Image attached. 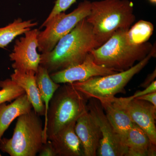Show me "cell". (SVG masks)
<instances>
[{
    "instance_id": "obj_1",
    "label": "cell",
    "mask_w": 156,
    "mask_h": 156,
    "mask_svg": "<svg viewBox=\"0 0 156 156\" xmlns=\"http://www.w3.org/2000/svg\"><path fill=\"white\" fill-rule=\"evenodd\" d=\"M98 47L92 26L85 18L61 38L51 51L41 54L40 65L50 74L80 64L88 53Z\"/></svg>"
},
{
    "instance_id": "obj_2",
    "label": "cell",
    "mask_w": 156,
    "mask_h": 156,
    "mask_svg": "<svg viewBox=\"0 0 156 156\" xmlns=\"http://www.w3.org/2000/svg\"><path fill=\"white\" fill-rule=\"evenodd\" d=\"M134 5L129 0H101L91 2L87 17L99 47L120 29L128 30L135 20Z\"/></svg>"
},
{
    "instance_id": "obj_3",
    "label": "cell",
    "mask_w": 156,
    "mask_h": 156,
    "mask_svg": "<svg viewBox=\"0 0 156 156\" xmlns=\"http://www.w3.org/2000/svg\"><path fill=\"white\" fill-rule=\"evenodd\" d=\"M128 30H118L103 44L90 52L95 63L121 72L129 69L136 62L146 57L153 46L148 42L131 44L126 37Z\"/></svg>"
},
{
    "instance_id": "obj_4",
    "label": "cell",
    "mask_w": 156,
    "mask_h": 156,
    "mask_svg": "<svg viewBox=\"0 0 156 156\" xmlns=\"http://www.w3.org/2000/svg\"><path fill=\"white\" fill-rule=\"evenodd\" d=\"M40 117L33 109L18 117L12 137L1 139V151L11 156H36L44 144Z\"/></svg>"
},
{
    "instance_id": "obj_5",
    "label": "cell",
    "mask_w": 156,
    "mask_h": 156,
    "mask_svg": "<svg viewBox=\"0 0 156 156\" xmlns=\"http://www.w3.org/2000/svg\"><path fill=\"white\" fill-rule=\"evenodd\" d=\"M88 100L72 84L65 83L60 86L54 93L49 105L48 139L68 124L76 121L87 110Z\"/></svg>"
},
{
    "instance_id": "obj_6",
    "label": "cell",
    "mask_w": 156,
    "mask_h": 156,
    "mask_svg": "<svg viewBox=\"0 0 156 156\" xmlns=\"http://www.w3.org/2000/svg\"><path fill=\"white\" fill-rule=\"evenodd\" d=\"M156 56V46L150 53L131 68L125 71L105 76L93 77L87 80L75 82L72 85L88 99L100 101L110 99L119 93H125V87L132 78L143 69L153 57Z\"/></svg>"
},
{
    "instance_id": "obj_7",
    "label": "cell",
    "mask_w": 156,
    "mask_h": 156,
    "mask_svg": "<svg viewBox=\"0 0 156 156\" xmlns=\"http://www.w3.org/2000/svg\"><path fill=\"white\" fill-rule=\"evenodd\" d=\"M91 2L84 0L72 12L66 14L62 12L44 23L41 28L45 27L38 35L37 50L42 53L53 50L59 40L69 33L78 23L86 18L90 12Z\"/></svg>"
},
{
    "instance_id": "obj_8",
    "label": "cell",
    "mask_w": 156,
    "mask_h": 156,
    "mask_svg": "<svg viewBox=\"0 0 156 156\" xmlns=\"http://www.w3.org/2000/svg\"><path fill=\"white\" fill-rule=\"evenodd\" d=\"M87 108L99 126L101 132V138L97 155L125 156L126 148L120 135L107 118L99 101L94 98H89Z\"/></svg>"
},
{
    "instance_id": "obj_9",
    "label": "cell",
    "mask_w": 156,
    "mask_h": 156,
    "mask_svg": "<svg viewBox=\"0 0 156 156\" xmlns=\"http://www.w3.org/2000/svg\"><path fill=\"white\" fill-rule=\"evenodd\" d=\"M38 29H35L26 32L15 41L12 52L9 55L13 62L14 69L22 71H34L36 72L40 65L41 54L38 53Z\"/></svg>"
},
{
    "instance_id": "obj_10",
    "label": "cell",
    "mask_w": 156,
    "mask_h": 156,
    "mask_svg": "<svg viewBox=\"0 0 156 156\" xmlns=\"http://www.w3.org/2000/svg\"><path fill=\"white\" fill-rule=\"evenodd\" d=\"M116 73L118 72L95 63L90 52L80 64L52 73L50 76L56 83L72 84L87 80L93 77L105 76Z\"/></svg>"
},
{
    "instance_id": "obj_11",
    "label": "cell",
    "mask_w": 156,
    "mask_h": 156,
    "mask_svg": "<svg viewBox=\"0 0 156 156\" xmlns=\"http://www.w3.org/2000/svg\"><path fill=\"white\" fill-rule=\"evenodd\" d=\"M134 124L147 135L152 144L156 146V107L140 99L127 100L119 98Z\"/></svg>"
},
{
    "instance_id": "obj_12",
    "label": "cell",
    "mask_w": 156,
    "mask_h": 156,
    "mask_svg": "<svg viewBox=\"0 0 156 156\" xmlns=\"http://www.w3.org/2000/svg\"><path fill=\"white\" fill-rule=\"evenodd\" d=\"M75 130L83 145L84 156H97L101 134L99 126L88 110L77 119Z\"/></svg>"
},
{
    "instance_id": "obj_13",
    "label": "cell",
    "mask_w": 156,
    "mask_h": 156,
    "mask_svg": "<svg viewBox=\"0 0 156 156\" xmlns=\"http://www.w3.org/2000/svg\"><path fill=\"white\" fill-rule=\"evenodd\" d=\"M76 121L68 124L48 137L56 156H84L83 145L75 130Z\"/></svg>"
},
{
    "instance_id": "obj_14",
    "label": "cell",
    "mask_w": 156,
    "mask_h": 156,
    "mask_svg": "<svg viewBox=\"0 0 156 156\" xmlns=\"http://www.w3.org/2000/svg\"><path fill=\"white\" fill-rule=\"evenodd\" d=\"M99 102L107 118L120 135L123 142L127 132L135 124L131 120L119 98L115 96L110 99L100 101Z\"/></svg>"
},
{
    "instance_id": "obj_15",
    "label": "cell",
    "mask_w": 156,
    "mask_h": 156,
    "mask_svg": "<svg viewBox=\"0 0 156 156\" xmlns=\"http://www.w3.org/2000/svg\"><path fill=\"white\" fill-rule=\"evenodd\" d=\"M123 143L126 149L125 156H156V146L136 124L127 132Z\"/></svg>"
},
{
    "instance_id": "obj_16",
    "label": "cell",
    "mask_w": 156,
    "mask_h": 156,
    "mask_svg": "<svg viewBox=\"0 0 156 156\" xmlns=\"http://www.w3.org/2000/svg\"><path fill=\"white\" fill-rule=\"evenodd\" d=\"M35 72L22 71L14 69L11 75L12 80L24 90L35 112L40 116L45 114L44 105L40 96L36 80Z\"/></svg>"
},
{
    "instance_id": "obj_17",
    "label": "cell",
    "mask_w": 156,
    "mask_h": 156,
    "mask_svg": "<svg viewBox=\"0 0 156 156\" xmlns=\"http://www.w3.org/2000/svg\"><path fill=\"white\" fill-rule=\"evenodd\" d=\"M33 106L25 93L9 104H0V141L11 123L21 115L31 111Z\"/></svg>"
},
{
    "instance_id": "obj_18",
    "label": "cell",
    "mask_w": 156,
    "mask_h": 156,
    "mask_svg": "<svg viewBox=\"0 0 156 156\" xmlns=\"http://www.w3.org/2000/svg\"><path fill=\"white\" fill-rule=\"evenodd\" d=\"M36 80L41 98L45 108V121L44 125V143L48 141L47 131L48 126V115L50 101L54 93L60 87L50 77L48 70L41 66H39L35 73Z\"/></svg>"
},
{
    "instance_id": "obj_19",
    "label": "cell",
    "mask_w": 156,
    "mask_h": 156,
    "mask_svg": "<svg viewBox=\"0 0 156 156\" xmlns=\"http://www.w3.org/2000/svg\"><path fill=\"white\" fill-rule=\"evenodd\" d=\"M37 24V22L32 20H23L18 18L5 27H1L0 48L5 49L17 37L30 30Z\"/></svg>"
},
{
    "instance_id": "obj_20",
    "label": "cell",
    "mask_w": 156,
    "mask_h": 156,
    "mask_svg": "<svg viewBox=\"0 0 156 156\" xmlns=\"http://www.w3.org/2000/svg\"><path fill=\"white\" fill-rule=\"evenodd\" d=\"M154 30V25L151 23L139 20L127 31V41L131 44H141L149 40L153 33Z\"/></svg>"
},
{
    "instance_id": "obj_21",
    "label": "cell",
    "mask_w": 156,
    "mask_h": 156,
    "mask_svg": "<svg viewBox=\"0 0 156 156\" xmlns=\"http://www.w3.org/2000/svg\"><path fill=\"white\" fill-rule=\"evenodd\" d=\"M0 104L11 102L25 93L24 90L11 79L0 81Z\"/></svg>"
},
{
    "instance_id": "obj_22",
    "label": "cell",
    "mask_w": 156,
    "mask_h": 156,
    "mask_svg": "<svg viewBox=\"0 0 156 156\" xmlns=\"http://www.w3.org/2000/svg\"><path fill=\"white\" fill-rule=\"evenodd\" d=\"M76 1V0H56L53 9L44 22L49 21L56 14L62 12H65V11L69 9L74 3H75Z\"/></svg>"
},
{
    "instance_id": "obj_23",
    "label": "cell",
    "mask_w": 156,
    "mask_h": 156,
    "mask_svg": "<svg viewBox=\"0 0 156 156\" xmlns=\"http://www.w3.org/2000/svg\"><path fill=\"white\" fill-rule=\"evenodd\" d=\"M156 92V81H154L148 87L144 88V90L141 91H137L134 93V95L130 97H126L125 98L127 100H132L133 99L142 96L143 95H147L149 93Z\"/></svg>"
},
{
    "instance_id": "obj_24",
    "label": "cell",
    "mask_w": 156,
    "mask_h": 156,
    "mask_svg": "<svg viewBox=\"0 0 156 156\" xmlns=\"http://www.w3.org/2000/svg\"><path fill=\"white\" fill-rule=\"evenodd\" d=\"M38 154L40 156H56L51 141L48 140L45 143L43 144Z\"/></svg>"
},
{
    "instance_id": "obj_25",
    "label": "cell",
    "mask_w": 156,
    "mask_h": 156,
    "mask_svg": "<svg viewBox=\"0 0 156 156\" xmlns=\"http://www.w3.org/2000/svg\"><path fill=\"white\" fill-rule=\"evenodd\" d=\"M136 99H140L148 101L154 106L156 107V92L149 93L147 95H143L142 96L137 98Z\"/></svg>"
},
{
    "instance_id": "obj_26",
    "label": "cell",
    "mask_w": 156,
    "mask_h": 156,
    "mask_svg": "<svg viewBox=\"0 0 156 156\" xmlns=\"http://www.w3.org/2000/svg\"><path fill=\"white\" fill-rule=\"evenodd\" d=\"M156 77V69L151 73L148 75L147 77L146 78L144 81L140 85V87L145 88L149 86L152 82L155 80Z\"/></svg>"
},
{
    "instance_id": "obj_27",
    "label": "cell",
    "mask_w": 156,
    "mask_h": 156,
    "mask_svg": "<svg viewBox=\"0 0 156 156\" xmlns=\"http://www.w3.org/2000/svg\"><path fill=\"white\" fill-rule=\"evenodd\" d=\"M150 1L152 3H153V4H155L156 2V0H150Z\"/></svg>"
},
{
    "instance_id": "obj_28",
    "label": "cell",
    "mask_w": 156,
    "mask_h": 156,
    "mask_svg": "<svg viewBox=\"0 0 156 156\" xmlns=\"http://www.w3.org/2000/svg\"><path fill=\"white\" fill-rule=\"evenodd\" d=\"M2 156V155H1V153H0V156Z\"/></svg>"
}]
</instances>
